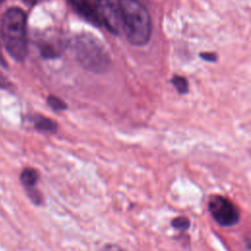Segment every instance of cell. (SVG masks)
I'll list each match as a JSON object with an SVG mask.
<instances>
[{
    "label": "cell",
    "mask_w": 251,
    "mask_h": 251,
    "mask_svg": "<svg viewBox=\"0 0 251 251\" xmlns=\"http://www.w3.org/2000/svg\"><path fill=\"white\" fill-rule=\"evenodd\" d=\"M75 52L77 60L84 68L93 72H103L108 69V54L94 36L78 35L75 41Z\"/></svg>",
    "instance_id": "cell-3"
},
{
    "label": "cell",
    "mask_w": 251,
    "mask_h": 251,
    "mask_svg": "<svg viewBox=\"0 0 251 251\" xmlns=\"http://www.w3.org/2000/svg\"><path fill=\"white\" fill-rule=\"evenodd\" d=\"M0 63L2 64V65H5V61L3 60V58H2V56H1V52H0Z\"/></svg>",
    "instance_id": "cell-15"
},
{
    "label": "cell",
    "mask_w": 251,
    "mask_h": 251,
    "mask_svg": "<svg viewBox=\"0 0 251 251\" xmlns=\"http://www.w3.org/2000/svg\"><path fill=\"white\" fill-rule=\"evenodd\" d=\"M208 208L214 221L222 226H231L239 221L240 215L237 207L222 195H212L208 202Z\"/></svg>",
    "instance_id": "cell-4"
},
{
    "label": "cell",
    "mask_w": 251,
    "mask_h": 251,
    "mask_svg": "<svg viewBox=\"0 0 251 251\" xmlns=\"http://www.w3.org/2000/svg\"><path fill=\"white\" fill-rule=\"evenodd\" d=\"M174 85L176 86V90L181 93V94H184L187 92L188 90V84H187V81L184 77L182 76H175L173 79H172Z\"/></svg>",
    "instance_id": "cell-11"
},
{
    "label": "cell",
    "mask_w": 251,
    "mask_h": 251,
    "mask_svg": "<svg viewBox=\"0 0 251 251\" xmlns=\"http://www.w3.org/2000/svg\"><path fill=\"white\" fill-rule=\"evenodd\" d=\"M73 8L85 20L95 25H100L98 14L96 11L95 2L91 0H68Z\"/></svg>",
    "instance_id": "cell-6"
},
{
    "label": "cell",
    "mask_w": 251,
    "mask_h": 251,
    "mask_svg": "<svg viewBox=\"0 0 251 251\" xmlns=\"http://www.w3.org/2000/svg\"><path fill=\"white\" fill-rule=\"evenodd\" d=\"M3 1H4V0H0V4H1Z\"/></svg>",
    "instance_id": "cell-16"
},
{
    "label": "cell",
    "mask_w": 251,
    "mask_h": 251,
    "mask_svg": "<svg viewBox=\"0 0 251 251\" xmlns=\"http://www.w3.org/2000/svg\"><path fill=\"white\" fill-rule=\"evenodd\" d=\"M25 3H27L28 5H34L35 3H37L39 0H25Z\"/></svg>",
    "instance_id": "cell-14"
},
{
    "label": "cell",
    "mask_w": 251,
    "mask_h": 251,
    "mask_svg": "<svg viewBox=\"0 0 251 251\" xmlns=\"http://www.w3.org/2000/svg\"><path fill=\"white\" fill-rule=\"evenodd\" d=\"M95 6L100 23L103 24L112 33H120L123 28L118 1L96 0Z\"/></svg>",
    "instance_id": "cell-5"
},
{
    "label": "cell",
    "mask_w": 251,
    "mask_h": 251,
    "mask_svg": "<svg viewBox=\"0 0 251 251\" xmlns=\"http://www.w3.org/2000/svg\"><path fill=\"white\" fill-rule=\"evenodd\" d=\"M104 251H124V250H122L119 246H116V245H108L106 246Z\"/></svg>",
    "instance_id": "cell-12"
},
{
    "label": "cell",
    "mask_w": 251,
    "mask_h": 251,
    "mask_svg": "<svg viewBox=\"0 0 251 251\" xmlns=\"http://www.w3.org/2000/svg\"><path fill=\"white\" fill-rule=\"evenodd\" d=\"M172 226L175 228L183 231L189 227V220L184 216H179L172 221Z\"/></svg>",
    "instance_id": "cell-10"
},
{
    "label": "cell",
    "mask_w": 251,
    "mask_h": 251,
    "mask_svg": "<svg viewBox=\"0 0 251 251\" xmlns=\"http://www.w3.org/2000/svg\"><path fill=\"white\" fill-rule=\"evenodd\" d=\"M203 58H205L206 60H209V61H213V60H215V55L214 54H203Z\"/></svg>",
    "instance_id": "cell-13"
},
{
    "label": "cell",
    "mask_w": 251,
    "mask_h": 251,
    "mask_svg": "<svg viewBox=\"0 0 251 251\" xmlns=\"http://www.w3.org/2000/svg\"><path fill=\"white\" fill-rule=\"evenodd\" d=\"M48 105L55 111H63L67 108V104L57 96L50 95L47 99Z\"/></svg>",
    "instance_id": "cell-9"
},
{
    "label": "cell",
    "mask_w": 251,
    "mask_h": 251,
    "mask_svg": "<svg viewBox=\"0 0 251 251\" xmlns=\"http://www.w3.org/2000/svg\"><path fill=\"white\" fill-rule=\"evenodd\" d=\"M20 179L27 191L35 188V185L39 179V174L33 168H25L22 171Z\"/></svg>",
    "instance_id": "cell-7"
},
{
    "label": "cell",
    "mask_w": 251,
    "mask_h": 251,
    "mask_svg": "<svg viewBox=\"0 0 251 251\" xmlns=\"http://www.w3.org/2000/svg\"><path fill=\"white\" fill-rule=\"evenodd\" d=\"M122 28L128 41L134 45L145 44L151 34V21L145 7L137 0H117Z\"/></svg>",
    "instance_id": "cell-1"
},
{
    "label": "cell",
    "mask_w": 251,
    "mask_h": 251,
    "mask_svg": "<svg viewBox=\"0 0 251 251\" xmlns=\"http://www.w3.org/2000/svg\"><path fill=\"white\" fill-rule=\"evenodd\" d=\"M1 37L8 53L17 61H23L27 53L26 18L23 10L11 8L1 20Z\"/></svg>",
    "instance_id": "cell-2"
},
{
    "label": "cell",
    "mask_w": 251,
    "mask_h": 251,
    "mask_svg": "<svg viewBox=\"0 0 251 251\" xmlns=\"http://www.w3.org/2000/svg\"><path fill=\"white\" fill-rule=\"evenodd\" d=\"M33 125L35 129L47 133H55L58 128V125L53 120L40 115L34 117Z\"/></svg>",
    "instance_id": "cell-8"
}]
</instances>
